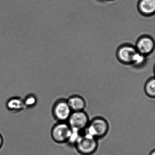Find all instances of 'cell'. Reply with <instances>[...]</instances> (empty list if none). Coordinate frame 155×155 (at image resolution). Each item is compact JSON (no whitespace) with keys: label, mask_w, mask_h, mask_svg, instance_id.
<instances>
[{"label":"cell","mask_w":155,"mask_h":155,"mask_svg":"<svg viewBox=\"0 0 155 155\" xmlns=\"http://www.w3.org/2000/svg\"><path fill=\"white\" fill-rule=\"evenodd\" d=\"M147 61V56L137 51L133 56L131 64L136 67H142L145 65Z\"/></svg>","instance_id":"obj_11"},{"label":"cell","mask_w":155,"mask_h":155,"mask_svg":"<svg viewBox=\"0 0 155 155\" xmlns=\"http://www.w3.org/2000/svg\"><path fill=\"white\" fill-rule=\"evenodd\" d=\"M103 1H111V0H103Z\"/></svg>","instance_id":"obj_17"},{"label":"cell","mask_w":155,"mask_h":155,"mask_svg":"<svg viewBox=\"0 0 155 155\" xmlns=\"http://www.w3.org/2000/svg\"><path fill=\"white\" fill-rule=\"evenodd\" d=\"M146 95L149 98L155 99V77L147 82L144 88Z\"/></svg>","instance_id":"obj_12"},{"label":"cell","mask_w":155,"mask_h":155,"mask_svg":"<svg viewBox=\"0 0 155 155\" xmlns=\"http://www.w3.org/2000/svg\"><path fill=\"white\" fill-rule=\"evenodd\" d=\"M135 47L130 45H123L117 48L116 56L119 62L123 64H131L133 56L137 52Z\"/></svg>","instance_id":"obj_6"},{"label":"cell","mask_w":155,"mask_h":155,"mask_svg":"<svg viewBox=\"0 0 155 155\" xmlns=\"http://www.w3.org/2000/svg\"><path fill=\"white\" fill-rule=\"evenodd\" d=\"M72 113L67 100L60 99L54 105L53 115L58 122H67Z\"/></svg>","instance_id":"obj_4"},{"label":"cell","mask_w":155,"mask_h":155,"mask_svg":"<svg viewBox=\"0 0 155 155\" xmlns=\"http://www.w3.org/2000/svg\"><path fill=\"white\" fill-rule=\"evenodd\" d=\"M109 128V124L106 119L103 117H96L89 121L84 133L97 139L105 136Z\"/></svg>","instance_id":"obj_1"},{"label":"cell","mask_w":155,"mask_h":155,"mask_svg":"<svg viewBox=\"0 0 155 155\" xmlns=\"http://www.w3.org/2000/svg\"><path fill=\"white\" fill-rule=\"evenodd\" d=\"M71 131L67 122H58L52 128L51 136L53 140L57 143H64L68 142Z\"/></svg>","instance_id":"obj_3"},{"label":"cell","mask_w":155,"mask_h":155,"mask_svg":"<svg viewBox=\"0 0 155 155\" xmlns=\"http://www.w3.org/2000/svg\"><path fill=\"white\" fill-rule=\"evenodd\" d=\"M89 122L88 115L83 111L72 112L67 123L72 129L84 132Z\"/></svg>","instance_id":"obj_5"},{"label":"cell","mask_w":155,"mask_h":155,"mask_svg":"<svg viewBox=\"0 0 155 155\" xmlns=\"http://www.w3.org/2000/svg\"><path fill=\"white\" fill-rule=\"evenodd\" d=\"M25 108H32L37 103V98L35 96L32 94L29 95L23 99Z\"/></svg>","instance_id":"obj_13"},{"label":"cell","mask_w":155,"mask_h":155,"mask_svg":"<svg viewBox=\"0 0 155 155\" xmlns=\"http://www.w3.org/2000/svg\"><path fill=\"white\" fill-rule=\"evenodd\" d=\"M149 155H155V149L152 150V151L150 152Z\"/></svg>","instance_id":"obj_15"},{"label":"cell","mask_w":155,"mask_h":155,"mask_svg":"<svg viewBox=\"0 0 155 155\" xmlns=\"http://www.w3.org/2000/svg\"><path fill=\"white\" fill-rule=\"evenodd\" d=\"M67 101L72 112L84 111L86 106L84 99L79 96H72Z\"/></svg>","instance_id":"obj_8"},{"label":"cell","mask_w":155,"mask_h":155,"mask_svg":"<svg viewBox=\"0 0 155 155\" xmlns=\"http://www.w3.org/2000/svg\"><path fill=\"white\" fill-rule=\"evenodd\" d=\"M155 43L153 38L149 36H143L137 41L135 45L137 51L144 55L151 54L154 50Z\"/></svg>","instance_id":"obj_7"},{"label":"cell","mask_w":155,"mask_h":155,"mask_svg":"<svg viewBox=\"0 0 155 155\" xmlns=\"http://www.w3.org/2000/svg\"><path fill=\"white\" fill-rule=\"evenodd\" d=\"M4 143V139L2 135L0 134V149L2 147Z\"/></svg>","instance_id":"obj_14"},{"label":"cell","mask_w":155,"mask_h":155,"mask_svg":"<svg viewBox=\"0 0 155 155\" xmlns=\"http://www.w3.org/2000/svg\"><path fill=\"white\" fill-rule=\"evenodd\" d=\"M138 9L145 15H151L155 14V0H141L138 4Z\"/></svg>","instance_id":"obj_10"},{"label":"cell","mask_w":155,"mask_h":155,"mask_svg":"<svg viewBox=\"0 0 155 155\" xmlns=\"http://www.w3.org/2000/svg\"><path fill=\"white\" fill-rule=\"evenodd\" d=\"M154 74H155V68H154Z\"/></svg>","instance_id":"obj_16"},{"label":"cell","mask_w":155,"mask_h":155,"mask_svg":"<svg viewBox=\"0 0 155 155\" xmlns=\"http://www.w3.org/2000/svg\"><path fill=\"white\" fill-rule=\"evenodd\" d=\"M97 139L84 133L74 146L78 152L82 155H91L98 147Z\"/></svg>","instance_id":"obj_2"},{"label":"cell","mask_w":155,"mask_h":155,"mask_svg":"<svg viewBox=\"0 0 155 155\" xmlns=\"http://www.w3.org/2000/svg\"><path fill=\"white\" fill-rule=\"evenodd\" d=\"M6 108L8 111L14 113L21 112L25 108L23 99L20 97H12L7 100Z\"/></svg>","instance_id":"obj_9"}]
</instances>
